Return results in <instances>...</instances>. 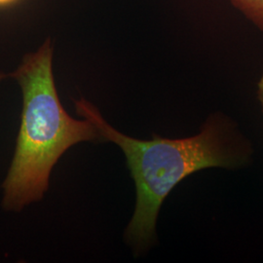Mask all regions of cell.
I'll return each instance as SVG.
<instances>
[{"mask_svg": "<svg viewBox=\"0 0 263 263\" xmlns=\"http://www.w3.org/2000/svg\"><path fill=\"white\" fill-rule=\"evenodd\" d=\"M73 103L77 114L94 125L102 141L117 144L125 154L137 191L125 239L136 254L155 243L161 206L180 181L201 170L245 168L253 160L252 142L233 119L220 111L210 114L195 136L173 140L154 134L149 141H142L114 129L83 97Z\"/></svg>", "mask_w": 263, "mask_h": 263, "instance_id": "cell-1", "label": "cell"}, {"mask_svg": "<svg viewBox=\"0 0 263 263\" xmlns=\"http://www.w3.org/2000/svg\"><path fill=\"white\" fill-rule=\"evenodd\" d=\"M54 44L47 38L10 73L21 88L23 110L14 155L2 183V208L18 213L41 200L52 170L71 146L103 141L94 125L66 113L53 73Z\"/></svg>", "mask_w": 263, "mask_h": 263, "instance_id": "cell-2", "label": "cell"}, {"mask_svg": "<svg viewBox=\"0 0 263 263\" xmlns=\"http://www.w3.org/2000/svg\"><path fill=\"white\" fill-rule=\"evenodd\" d=\"M254 27L263 31V0H228Z\"/></svg>", "mask_w": 263, "mask_h": 263, "instance_id": "cell-3", "label": "cell"}, {"mask_svg": "<svg viewBox=\"0 0 263 263\" xmlns=\"http://www.w3.org/2000/svg\"><path fill=\"white\" fill-rule=\"evenodd\" d=\"M257 99L259 101V104L261 105L263 113V70L261 76L258 80V83H257Z\"/></svg>", "mask_w": 263, "mask_h": 263, "instance_id": "cell-4", "label": "cell"}, {"mask_svg": "<svg viewBox=\"0 0 263 263\" xmlns=\"http://www.w3.org/2000/svg\"><path fill=\"white\" fill-rule=\"evenodd\" d=\"M15 1L17 0H0V6H6V5H9L14 3Z\"/></svg>", "mask_w": 263, "mask_h": 263, "instance_id": "cell-5", "label": "cell"}, {"mask_svg": "<svg viewBox=\"0 0 263 263\" xmlns=\"http://www.w3.org/2000/svg\"><path fill=\"white\" fill-rule=\"evenodd\" d=\"M6 77H7V76H6L3 71H1V70H0V83H1V82H2Z\"/></svg>", "mask_w": 263, "mask_h": 263, "instance_id": "cell-6", "label": "cell"}]
</instances>
